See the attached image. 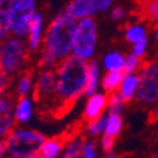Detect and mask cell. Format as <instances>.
<instances>
[{
	"mask_svg": "<svg viewBox=\"0 0 158 158\" xmlns=\"http://www.w3.org/2000/svg\"><path fill=\"white\" fill-rule=\"evenodd\" d=\"M56 108H67L84 96L87 61L69 56L56 66Z\"/></svg>",
	"mask_w": 158,
	"mask_h": 158,
	"instance_id": "1",
	"label": "cell"
},
{
	"mask_svg": "<svg viewBox=\"0 0 158 158\" xmlns=\"http://www.w3.org/2000/svg\"><path fill=\"white\" fill-rule=\"evenodd\" d=\"M76 19L71 17L66 10L60 11L46 29L43 40V50L53 54L59 63L71 56L73 36L76 29Z\"/></svg>",
	"mask_w": 158,
	"mask_h": 158,
	"instance_id": "2",
	"label": "cell"
},
{
	"mask_svg": "<svg viewBox=\"0 0 158 158\" xmlns=\"http://www.w3.org/2000/svg\"><path fill=\"white\" fill-rule=\"evenodd\" d=\"M29 47L23 37L10 34L0 41V70L9 77H16L26 69Z\"/></svg>",
	"mask_w": 158,
	"mask_h": 158,
	"instance_id": "3",
	"label": "cell"
},
{
	"mask_svg": "<svg viewBox=\"0 0 158 158\" xmlns=\"http://www.w3.org/2000/svg\"><path fill=\"white\" fill-rule=\"evenodd\" d=\"M46 137L30 128H13L4 138L7 155L11 158H39L41 144Z\"/></svg>",
	"mask_w": 158,
	"mask_h": 158,
	"instance_id": "4",
	"label": "cell"
},
{
	"mask_svg": "<svg viewBox=\"0 0 158 158\" xmlns=\"http://www.w3.org/2000/svg\"><path fill=\"white\" fill-rule=\"evenodd\" d=\"M97 40H98V33H97L96 20L93 17L78 19L74 29L71 54L84 61H90L94 59L96 54Z\"/></svg>",
	"mask_w": 158,
	"mask_h": 158,
	"instance_id": "5",
	"label": "cell"
},
{
	"mask_svg": "<svg viewBox=\"0 0 158 158\" xmlns=\"http://www.w3.org/2000/svg\"><path fill=\"white\" fill-rule=\"evenodd\" d=\"M10 22V33L19 37H26L30 23L37 11L36 0H9L4 6Z\"/></svg>",
	"mask_w": 158,
	"mask_h": 158,
	"instance_id": "6",
	"label": "cell"
},
{
	"mask_svg": "<svg viewBox=\"0 0 158 158\" xmlns=\"http://www.w3.org/2000/svg\"><path fill=\"white\" fill-rule=\"evenodd\" d=\"M135 98L144 106L158 104V61L143 64L138 71V90Z\"/></svg>",
	"mask_w": 158,
	"mask_h": 158,
	"instance_id": "7",
	"label": "cell"
},
{
	"mask_svg": "<svg viewBox=\"0 0 158 158\" xmlns=\"http://www.w3.org/2000/svg\"><path fill=\"white\" fill-rule=\"evenodd\" d=\"M34 96L43 106L56 108V70L41 69L34 77Z\"/></svg>",
	"mask_w": 158,
	"mask_h": 158,
	"instance_id": "8",
	"label": "cell"
},
{
	"mask_svg": "<svg viewBox=\"0 0 158 158\" xmlns=\"http://www.w3.org/2000/svg\"><path fill=\"white\" fill-rule=\"evenodd\" d=\"M108 108V94L106 91H96L91 96H87V101L83 111V118L85 121H90L93 118L106 114Z\"/></svg>",
	"mask_w": 158,
	"mask_h": 158,
	"instance_id": "9",
	"label": "cell"
},
{
	"mask_svg": "<svg viewBox=\"0 0 158 158\" xmlns=\"http://www.w3.org/2000/svg\"><path fill=\"white\" fill-rule=\"evenodd\" d=\"M15 125V101L6 94L0 97V140L6 138Z\"/></svg>",
	"mask_w": 158,
	"mask_h": 158,
	"instance_id": "10",
	"label": "cell"
},
{
	"mask_svg": "<svg viewBox=\"0 0 158 158\" xmlns=\"http://www.w3.org/2000/svg\"><path fill=\"white\" fill-rule=\"evenodd\" d=\"M44 20L41 13L36 11L33 20L30 23L29 31L26 34V43L29 47L30 53H36L43 47V40H44Z\"/></svg>",
	"mask_w": 158,
	"mask_h": 158,
	"instance_id": "11",
	"label": "cell"
},
{
	"mask_svg": "<svg viewBox=\"0 0 158 158\" xmlns=\"http://www.w3.org/2000/svg\"><path fill=\"white\" fill-rule=\"evenodd\" d=\"M66 11L76 20L84 17H94L97 13L96 0H71L67 4Z\"/></svg>",
	"mask_w": 158,
	"mask_h": 158,
	"instance_id": "12",
	"label": "cell"
},
{
	"mask_svg": "<svg viewBox=\"0 0 158 158\" xmlns=\"http://www.w3.org/2000/svg\"><path fill=\"white\" fill-rule=\"evenodd\" d=\"M34 101L29 96L19 97L15 101V120L17 124H27L33 118Z\"/></svg>",
	"mask_w": 158,
	"mask_h": 158,
	"instance_id": "13",
	"label": "cell"
},
{
	"mask_svg": "<svg viewBox=\"0 0 158 158\" xmlns=\"http://www.w3.org/2000/svg\"><path fill=\"white\" fill-rule=\"evenodd\" d=\"M101 85V67L96 60L87 61V78H85L84 96H91L93 93L98 91Z\"/></svg>",
	"mask_w": 158,
	"mask_h": 158,
	"instance_id": "14",
	"label": "cell"
},
{
	"mask_svg": "<svg viewBox=\"0 0 158 158\" xmlns=\"http://www.w3.org/2000/svg\"><path fill=\"white\" fill-rule=\"evenodd\" d=\"M137 90H138V73H124L117 90L118 94L124 98L125 103H128L135 98Z\"/></svg>",
	"mask_w": 158,
	"mask_h": 158,
	"instance_id": "15",
	"label": "cell"
},
{
	"mask_svg": "<svg viewBox=\"0 0 158 158\" xmlns=\"http://www.w3.org/2000/svg\"><path fill=\"white\" fill-rule=\"evenodd\" d=\"M63 147H64V138L63 137H52L46 138L41 144L39 158H57L61 157Z\"/></svg>",
	"mask_w": 158,
	"mask_h": 158,
	"instance_id": "16",
	"label": "cell"
},
{
	"mask_svg": "<svg viewBox=\"0 0 158 158\" xmlns=\"http://www.w3.org/2000/svg\"><path fill=\"white\" fill-rule=\"evenodd\" d=\"M123 125H124V123H123L121 113L108 111V114H106V128H104V134L113 137V138H117L123 130Z\"/></svg>",
	"mask_w": 158,
	"mask_h": 158,
	"instance_id": "17",
	"label": "cell"
},
{
	"mask_svg": "<svg viewBox=\"0 0 158 158\" xmlns=\"http://www.w3.org/2000/svg\"><path fill=\"white\" fill-rule=\"evenodd\" d=\"M124 60L125 56H123L120 52H108L103 56L101 66L106 71H123Z\"/></svg>",
	"mask_w": 158,
	"mask_h": 158,
	"instance_id": "18",
	"label": "cell"
},
{
	"mask_svg": "<svg viewBox=\"0 0 158 158\" xmlns=\"http://www.w3.org/2000/svg\"><path fill=\"white\" fill-rule=\"evenodd\" d=\"M83 138L78 135L67 137L64 140V147H63V157L66 158H80L81 148H83Z\"/></svg>",
	"mask_w": 158,
	"mask_h": 158,
	"instance_id": "19",
	"label": "cell"
},
{
	"mask_svg": "<svg viewBox=\"0 0 158 158\" xmlns=\"http://www.w3.org/2000/svg\"><path fill=\"white\" fill-rule=\"evenodd\" d=\"M34 91V76L31 73H20L16 81V94L17 97L30 96Z\"/></svg>",
	"mask_w": 158,
	"mask_h": 158,
	"instance_id": "20",
	"label": "cell"
},
{
	"mask_svg": "<svg viewBox=\"0 0 158 158\" xmlns=\"http://www.w3.org/2000/svg\"><path fill=\"white\" fill-rule=\"evenodd\" d=\"M123 76H124V71H106V74L101 77L103 91H106L107 94L117 91L123 80Z\"/></svg>",
	"mask_w": 158,
	"mask_h": 158,
	"instance_id": "21",
	"label": "cell"
},
{
	"mask_svg": "<svg viewBox=\"0 0 158 158\" xmlns=\"http://www.w3.org/2000/svg\"><path fill=\"white\" fill-rule=\"evenodd\" d=\"M124 36H125V40L128 41V43L134 44V43H137V41L147 39L148 30H147V27L144 26V24H141V23H132V24H130V26L125 29Z\"/></svg>",
	"mask_w": 158,
	"mask_h": 158,
	"instance_id": "22",
	"label": "cell"
},
{
	"mask_svg": "<svg viewBox=\"0 0 158 158\" xmlns=\"http://www.w3.org/2000/svg\"><path fill=\"white\" fill-rule=\"evenodd\" d=\"M85 132L90 137H101L106 128V114L100 115L97 118H93L90 121H85Z\"/></svg>",
	"mask_w": 158,
	"mask_h": 158,
	"instance_id": "23",
	"label": "cell"
},
{
	"mask_svg": "<svg viewBox=\"0 0 158 158\" xmlns=\"http://www.w3.org/2000/svg\"><path fill=\"white\" fill-rule=\"evenodd\" d=\"M141 67H143V60H141V57L132 54V53L128 56H125L124 69H123L124 73H138V71L141 70Z\"/></svg>",
	"mask_w": 158,
	"mask_h": 158,
	"instance_id": "24",
	"label": "cell"
},
{
	"mask_svg": "<svg viewBox=\"0 0 158 158\" xmlns=\"http://www.w3.org/2000/svg\"><path fill=\"white\" fill-rule=\"evenodd\" d=\"M125 106V101L118 91H114V93H110L108 94V111H113V113H121L123 108Z\"/></svg>",
	"mask_w": 158,
	"mask_h": 158,
	"instance_id": "25",
	"label": "cell"
},
{
	"mask_svg": "<svg viewBox=\"0 0 158 158\" xmlns=\"http://www.w3.org/2000/svg\"><path fill=\"white\" fill-rule=\"evenodd\" d=\"M144 15L150 22L158 24V0H145V3H144Z\"/></svg>",
	"mask_w": 158,
	"mask_h": 158,
	"instance_id": "26",
	"label": "cell"
},
{
	"mask_svg": "<svg viewBox=\"0 0 158 158\" xmlns=\"http://www.w3.org/2000/svg\"><path fill=\"white\" fill-rule=\"evenodd\" d=\"M10 22L6 7H0V41L10 36Z\"/></svg>",
	"mask_w": 158,
	"mask_h": 158,
	"instance_id": "27",
	"label": "cell"
},
{
	"mask_svg": "<svg viewBox=\"0 0 158 158\" xmlns=\"http://www.w3.org/2000/svg\"><path fill=\"white\" fill-rule=\"evenodd\" d=\"M39 64L41 69H56V66L59 64V60L48 52L41 50L40 57H39Z\"/></svg>",
	"mask_w": 158,
	"mask_h": 158,
	"instance_id": "28",
	"label": "cell"
},
{
	"mask_svg": "<svg viewBox=\"0 0 158 158\" xmlns=\"http://www.w3.org/2000/svg\"><path fill=\"white\" fill-rule=\"evenodd\" d=\"M98 148L97 144L93 140H84L83 141V148H81V157L83 158H96Z\"/></svg>",
	"mask_w": 158,
	"mask_h": 158,
	"instance_id": "29",
	"label": "cell"
},
{
	"mask_svg": "<svg viewBox=\"0 0 158 158\" xmlns=\"http://www.w3.org/2000/svg\"><path fill=\"white\" fill-rule=\"evenodd\" d=\"M147 50H148V39H144V40H140V41H137V43L132 44L131 53L143 59L144 56H145V53H147Z\"/></svg>",
	"mask_w": 158,
	"mask_h": 158,
	"instance_id": "30",
	"label": "cell"
},
{
	"mask_svg": "<svg viewBox=\"0 0 158 158\" xmlns=\"http://www.w3.org/2000/svg\"><path fill=\"white\" fill-rule=\"evenodd\" d=\"M114 143H115V138L103 134L101 138H100V148H101L104 152H110V151H113V148H114Z\"/></svg>",
	"mask_w": 158,
	"mask_h": 158,
	"instance_id": "31",
	"label": "cell"
},
{
	"mask_svg": "<svg viewBox=\"0 0 158 158\" xmlns=\"http://www.w3.org/2000/svg\"><path fill=\"white\" fill-rule=\"evenodd\" d=\"M9 87H10V77L4 71L0 70V97L7 94Z\"/></svg>",
	"mask_w": 158,
	"mask_h": 158,
	"instance_id": "32",
	"label": "cell"
},
{
	"mask_svg": "<svg viewBox=\"0 0 158 158\" xmlns=\"http://www.w3.org/2000/svg\"><path fill=\"white\" fill-rule=\"evenodd\" d=\"M114 4V0H96L97 13H107L110 11Z\"/></svg>",
	"mask_w": 158,
	"mask_h": 158,
	"instance_id": "33",
	"label": "cell"
},
{
	"mask_svg": "<svg viewBox=\"0 0 158 158\" xmlns=\"http://www.w3.org/2000/svg\"><path fill=\"white\" fill-rule=\"evenodd\" d=\"M110 13H111V19H113V20H123V19H125V16H127V10H125L123 6H114V7H111Z\"/></svg>",
	"mask_w": 158,
	"mask_h": 158,
	"instance_id": "34",
	"label": "cell"
},
{
	"mask_svg": "<svg viewBox=\"0 0 158 158\" xmlns=\"http://www.w3.org/2000/svg\"><path fill=\"white\" fill-rule=\"evenodd\" d=\"M4 155H7V147H6V141L0 140V158H3Z\"/></svg>",
	"mask_w": 158,
	"mask_h": 158,
	"instance_id": "35",
	"label": "cell"
},
{
	"mask_svg": "<svg viewBox=\"0 0 158 158\" xmlns=\"http://www.w3.org/2000/svg\"><path fill=\"white\" fill-rule=\"evenodd\" d=\"M152 121L158 123V104H157V107H155V110L152 111Z\"/></svg>",
	"mask_w": 158,
	"mask_h": 158,
	"instance_id": "36",
	"label": "cell"
},
{
	"mask_svg": "<svg viewBox=\"0 0 158 158\" xmlns=\"http://www.w3.org/2000/svg\"><path fill=\"white\" fill-rule=\"evenodd\" d=\"M9 0H0V7H4L6 4H7Z\"/></svg>",
	"mask_w": 158,
	"mask_h": 158,
	"instance_id": "37",
	"label": "cell"
},
{
	"mask_svg": "<svg viewBox=\"0 0 158 158\" xmlns=\"http://www.w3.org/2000/svg\"><path fill=\"white\" fill-rule=\"evenodd\" d=\"M154 155H155V158H158V150L155 151V154H154Z\"/></svg>",
	"mask_w": 158,
	"mask_h": 158,
	"instance_id": "38",
	"label": "cell"
},
{
	"mask_svg": "<svg viewBox=\"0 0 158 158\" xmlns=\"http://www.w3.org/2000/svg\"><path fill=\"white\" fill-rule=\"evenodd\" d=\"M157 141H158V131H157Z\"/></svg>",
	"mask_w": 158,
	"mask_h": 158,
	"instance_id": "39",
	"label": "cell"
}]
</instances>
